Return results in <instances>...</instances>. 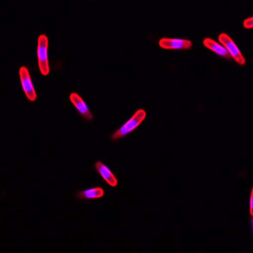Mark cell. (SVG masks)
I'll return each instance as SVG.
<instances>
[{"label":"cell","mask_w":253,"mask_h":253,"mask_svg":"<svg viewBox=\"0 0 253 253\" xmlns=\"http://www.w3.org/2000/svg\"><path fill=\"white\" fill-rule=\"evenodd\" d=\"M146 113L143 109H139L134 113L125 124L118 129L115 130L110 135V139L113 141L124 138L137 128L142 121L145 119Z\"/></svg>","instance_id":"1"},{"label":"cell","mask_w":253,"mask_h":253,"mask_svg":"<svg viewBox=\"0 0 253 253\" xmlns=\"http://www.w3.org/2000/svg\"><path fill=\"white\" fill-rule=\"evenodd\" d=\"M47 47H48V38L44 34H42L38 37L37 55L38 66H39L41 73L43 76H47L49 72Z\"/></svg>","instance_id":"2"},{"label":"cell","mask_w":253,"mask_h":253,"mask_svg":"<svg viewBox=\"0 0 253 253\" xmlns=\"http://www.w3.org/2000/svg\"><path fill=\"white\" fill-rule=\"evenodd\" d=\"M19 77L20 83H21L22 89L28 100L35 101L37 98V94L35 91L31 77L29 74L28 68L26 66H21L19 69Z\"/></svg>","instance_id":"3"},{"label":"cell","mask_w":253,"mask_h":253,"mask_svg":"<svg viewBox=\"0 0 253 253\" xmlns=\"http://www.w3.org/2000/svg\"><path fill=\"white\" fill-rule=\"evenodd\" d=\"M218 40L221 44L224 45L230 56H232L239 65H244L245 64V58L242 55L241 52L239 50L237 45L235 44L233 40L231 39V38L229 37L227 34L221 33L218 36Z\"/></svg>","instance_id":"4"},{"label":"cell","mask_w":253,"mask_h":253,"mask_svg":"<svg viewBox=\"0 0 253 253\" xmlns=\"http://www.w3.org/2000/svg\"><path fill=\"white\" fill-rule=\"evenodd\" d=\"M69 99L73 104L79 115L83 117L85 121L91 122L93 121L94 115L91 110L88 107L82 97L77 92H72L69 95Z\"/></svg>","instance_id":"5"},{"label":"cell","mask_w":253,"mask_h":253,"mask_svg":"<svg viewBox=\"0 0 253 253\" xmlns=\"http://www.w3.org/2000/svg\"><path fill=\"white\" fill-rule=\"evenodd\" d=\"M94 170L101 176L110 186L115 187L118 185V180L109 167L100 161H97L94 164Z\"/></svg>","instance_id":"6"},{"label":"cell","mask_w":253,"mask_h":253,"mask_svg":"<svg viewBox=\"0 0 253 253\" xmlns=\"http://www.w3.org/2000/svg\"><path fill=\"white\" fill-rule=\"evenodd\" d=\"M160 46L165 49H190L193 46L191 41L182 39L162 38L159 42Z\"/></svg>","instance_id":"7"},{"label":"cell","mask_w":253,"mask_h":253,"mask_svg":"<svg viewBox=\"0 0 253 253\" xmlns=\"http://www.w3.org/2000/svg\"><path fill=\"white\" fill-rule=\"evenodd\" d=\"M104 193L105 191L102 187L97 186L76 192L75 196L78 200H96V199L102 198Z\"/></svg>","instance_id":"8"},{"label":"cell","mask_w":253,"mask_h":253,"mask_svg":"<svg viewBox=\"0 0 253 253\" xmlns=\"http://www.w3.org/2000/svg\"><path fill=\"white\" fill-rule=\"evenodd\" d=\"M203 43H204L206 47L211 49L217 55L222 56L223 58H227V59H230L231 58V56L225 47L221 46L211 38H205L203 41Z\"/></svg>","instance_id":"9"},{"label":"cell","mask_w":253,"mask_h":253,"mask_svg":"<svg viewBox=\"0 0 253 253\" xmlns=\"http://www.w3.org/2000/svg\"><path fill=\"white\" fill-rule=\"evenodd\" d=\"M244 26L246 28H252L253 27V17H251L248 18V19H246L245 21H244Z\"/></svg>","instance_id":"10"},{"label":"cell","mask_w":253,"mask_h":253,"mask_svg":"<svg viewBox=\"0 0 253 253\" xmlns=\"http://www.w3.org/2000/svg\"><path fill=\"white\" fill-rule=\"evenodd\" d=\"M250 212L251 216H253V188L252 189L251 192L250 199Z\"/></svg>","instance_id":"11"}]
</instances>
